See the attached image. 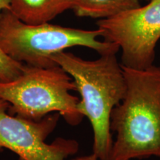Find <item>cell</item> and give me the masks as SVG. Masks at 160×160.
Returning a JSON list of instances; mask_svg holds the SVG:
<instances>
[{
	"label": "cell",
	"mask_w": 160,
	"mask_h": 160,
	"mask_svg": "<svg viewBox=\"0 0 160 160\" xmlns=\"http://www.w3.org/2000/svg\"><path fill=\"white\" fill-rule=\"evenodd\" d=\"M122 68L127 88L111 114L110 160L160 157V67Z\"/></svg>",
	"instance_id": "1"
},
{
	"label": "cell",
	"mask_w": 160,
	"mask_h": 160,
	"mask_svg": "<svg viewBox=\"0 0 160 160\" xmlns=\"http://www.w3.org/2000/svg\"><path fill=\"white\" fill-rule=\"evenodd\" d=\"M117 53L109 52L97 59L85 60L64 51L51 57L74 81L81 96L77 109L91 124L93 153L99 160H110L113 142L111 114L125 97L127 88Z\"/></svg>",
	"instance_id": "2"
},
{
	"label": "cell",
	"mask_w": 160,
	"mask_h": 160,
	"mask_svg": "<svg viewBox=\"0 0 160 160\" xmlns=\"http://www.w3.org/2000/svg\"><path fill=\"white\" fill-rule=\"evenodd\" d=\"M102 31L82 30L52 25L26 24L9 10L0 16V48L12 59L33 67L48 68L57 64L51 59L55 53L68 48L83 46L94 50L99 55L118 53L114 43L99 41Z\"/></svg>",
	"instance_id": "3"
},
{
	"label": "cell",
	"mask_w": 160,
	"mask_h": 160,
	"mask_svg": "<svg viewBox=\"0 0 160 160\" xmlns=\"http://www.w3.org/2000/svg\"><path fill=\"white\" fill-rule=\"evenodd\" d=\"M77 91L71 76L59 65L48 68L23 64L19 77L0 82V99L9 103L12 115L39 121L58 113L71 126L79 125L85 117L77 109L80 99L71 94Z\"/></svg>",
	"instance_id": "4"
},
{
	"label": "cell",
	"mask_w": 160,
	"mask_h": 160,
	"mask_svg": "<svg viewBox=\"0 0 160 160\" xmlns=\"http://www.w3.org/2000/svg\"><path fill=\"white\" fill-rule=\"evenodd\" d=\"M97 25L104 40L122 50V65L134 69L153 65L160 39V0L99 19Z\"/></svg>",
	"instance_id": "5"
},
{
	"label": "cell",
	"mask_w": 160,
	"mask_h": 160,
	"mask_svg": "<svg viewBox=\"0 0 160 160\" xmlns=\"http://www.w3.org/2000/svg\"><path fill=\"white\" fill-rule=\"evenodd\" d=\"M9 107L0 99V149L13 151L19 160H65L79 151L75 139L58 137L50 144L45 142L57 127L59 113L33 121L11 114Z\"/></svg>",
	"instance_id": "6"
},
{
	"label": "cell",
	"mask_w": 160,
	"mask_h": 160,
	"mask_svg": "<svg viewBox=\"0 0 160 160\" xmlns=\"http://www.w3.org/2000/svg\"><path fill=\"white\" fill-rule=\"evenodd\" d=\"M79 0H10L9 11L29 25L47 23L69 9H74Z\"/></svg>",
	"instance_id": "7"
},
{
	"label": "cell",
	"mask_w": 160,
	"mask_h": 160,
	"mask_svg": "<svg viewBox=\"0 0 160 160\" xmlns=\"http://www.w3.org/2000/svg\"><path fill=\"white\" fill-rule=\"evenodd\" d=\"M139 6V0H79L73 11L78 17L102 19Z\"/></svg>",
	"instance_id": "8"
},
{
	"label": "cell",
	"mask_w": 160,
	"mask_h": 160,
	"mask_svg": "<svg viewBox=\"0 0 160 160\" xmlns=\"http://www.w3.org/2000/svg\"><path fill=\"white\" fill-rule=\"evenodd\" d=\"M23 64L12 59L0 48V82H8L21 74Z\"/></svg>",
	"instance_id": "9"
},
{
	"label": "cell",
	"mask_w": 160,
	"mask_h": 160,
	"mask_svg": "<svg viewBox=\"0 0 160 160\" xmlns=\"http://www.w3.org/2000/svg\"><path fill=\"white\" fill-rule=\"evenodd\" d=\"M7 10H10V0H0V16Z\"/></svg>",
	"instance_id": "10"
},
{
	"label": "cell",
	"mask_w": 160,
	"mask_h": 160,
	"mask_svg": "<svg viewBox=\"0 0 160 160\" xmlns=\"http://www.w3.org/2000/svg\"><path fill=\"white\" fill-rule=\"evenodd\" d=\"M71 160H99L98 157L96 156L94 153H92L91 155L87 156H82V157H78L73 158Z\"/></svg>",
	"instance_id": "11"
}]
</instances>
